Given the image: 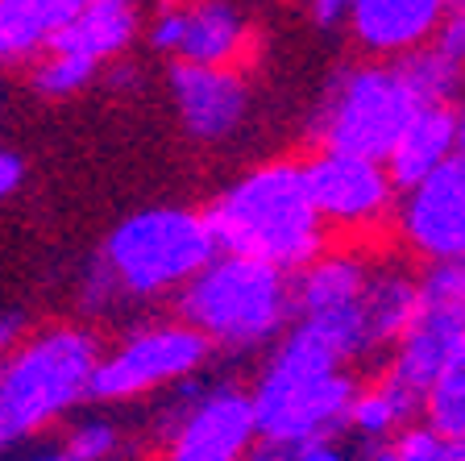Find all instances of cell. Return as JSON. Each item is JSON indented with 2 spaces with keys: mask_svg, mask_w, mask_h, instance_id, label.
Instances as JSON below:
<instances>
[{
  "mask_svg": "<svg viewBox=\"0 0 465 461\" xmlns=\"http://www.w3.org/2000/svg\"><path fill=\"white\" fill-rule=\"evenodd\" d=\"M358 378L308 325H291L250 391L258 445L250 457H282L312 436H345Z\"/></svg>",
  "mask_w": 465,
  "mask_h": 461,
  "instance_id": "1",
  "label": "cell"
},
{
  "mask_svg": "<svg viewBox=\"0 0 465 461\" xmlns=\"http://www.w3.org/2000/svg\"><path fill=\"white\" fill-rule=\"evenodd\" d=\"M216 250L245 254L279 270H300L324 250V221L308 195L300 163H266L208 204Z\"/></svg>",
  "mask_w": 465,
  "mask_h": 461,
  "instance_id": "2",
  "label": "cell"
},
{
  "mask_svg": "<svg viewBox=\"0 0 465 461\" xmlns=\"http://www.w3.org/2000/svg\"><path fill=\"white\" fill-rule=\"evenodd\" d=\"M100 362L96 333L54 325L17 336L0 354V457L42 436L50 424L87 399V378Z\"/></svg>",
  "mask_w": 465,
  "mask_h": 461,
  "instance_id": "3",
  "label": "cell"
},
{
  "mask_svg": "<svg viewBox=\"0 0 465 461\" xmlns=\"http://www.w3.org/2000/svg\"><path fill=\"white\" fill-rule=\"evenodd\" d=\"M179 316L200 328L213 349H266L291 325V275L271 262L216 250L179 287Z\"/></svg>",
  "mask_w": 465,
  "mask_h": 461,
  "instance_id": "4",
  "label": "cell"
},
{
  "mask_svg": "<svg viewBox=\"0 0 465 461\" xmlns=\"http://www.w3.org/2000/svg\"><path fill=\"white\" fill-rule=\"evenodd\" d=\"M216 254V237L208 216L179 204L142 208L104 237L100 266L116 283L121 296L158 299L179 291L195 270Z\"/></svg>",
  "mask_w": 465,
  "mask_h": 461,
  "instance_id": "5",
  "label": "cell"
},
{
  "mask_svg": "<svg viewBox=\"0 0 465 461\" xmlns=\"http://www.w3.org/2000/svg\"><path fill=\"white\" fill-rule=\"evenodd\" d=\"M416 105L420 100L411 96V87L403 84L395 63L349 67L332 79L329 96L320 100L312 134H316V145L366 154V158L382 163Z\"/></svg>",
  "mask_w": 465,
  "mask_h": 461,
  "instance_id": "6",
  "label": "cell"
},
{
  "mask_svg": "<svg viewBox=\"0 0 465 461\" xmlns=\"http://www.w3.org/2000/svg\"><path fill=\"white\" fill-rule=\"evenodd\" d=\"M213 357V346L187 320L179 325H150L125 336L108 357H100L87 378V399L96 404H129L137 395H154L163 386H179L200 375Z\"/></svg>",
  "mask_w": 465,
  "mask_h": 461,
  "instance_id": "7",
  "label": "cell"
},
{
  "mask_svg": "<svg viewBox=\"0 0 465 461\" xmlns=\"http://www.w3.org/2000/svg\"><path fill=\"white\" fill-rule=\"evenodd\" d=\"M166 457L174 461H242L258 445V424H253L250 391L242 386H208L192 391L179 412H166Z\"/></svg>",
  "mask_w": 465,
  "mask_h": 461,
  "instance_id": "8",
  "label": "cell"
},
{
  "mask_svg": "<svg viewBox=\"0 0 465 461\" xmlns=\"http://www.w3.org/2000/svg\"><path fill=\"white\" fill-rule=\"evenodd\" d=\"M300 166L324 229L329 225L332 229H370V225L387 221L391 208H395L399 192L378 158L320 145Z\"/></svg>",
  "mask_w": 465,
  "mask_h": 461,
  "instance_id": "9",
  "label": "cell"
},
{
  "mask_svg": "<svg viewBox=\"0 0 465 461\" xmlns=\"http://www.w3.org/2000/svg\"><path fill=\"white\" fill-rule=\"evenodd\" d=\"M399 233L424 262L465 258V150L399 192Z\"/></svg>",
  "mask_w": 465,
  "mask_h": 461,
  "instance_id": "10",
  "label": "cell"
},
{
  "mask_svg": "<svg viewBox=\"0 0 465 461\" xmlns=\"http://www.w3.org/2000/svg\"><path fill=\"white\" fill-rule=\"evenodd\" d=\"M171 96L179 121L195 142H224L250 113V84L229 63H187L174 58Z\"/></svg>",
  "mask_w": 465,
  "mask_h": 461,
  "instance_id": "11",
  "label": "cell"
},
{
  "mask_svg": "<svg viewBox=\"0 0 465 461\" xmlns=\"http://www.w3.org/2000/svg\"><path fill=\"white\" fill-rule=\"evenodd\" d=\"M449 0H353L349 29L361 50L378 58H399L432 38Z\"/></svg>",
  "mask_w": 465,
  "mask_h": 461,
  "instance_id": "12",
  "label": "cell"
},
{
  "mask_svg": "<svg viewBox=\"0 0 465 461\" xmlns=\"http://www.w3.org/2000/svg\"><path fill=\"white\" fill-rule=\"evenodd\" d=\"M453 150H457L453 105H416L411 116L403 121V129H399V137L391 142L382 166H387L395 192H403L416 179H424L436 163H445Z\"/></svg>",
  "mask_w": 465,
  "mask_h": 461,
  "instance_id": "13",
  "label": "cell"
},
{
  "mask_svg": "<svg viewBox=\"0 0 465 461\" xmlns=\"http://www.w3.org/2000/svg\"><path fill=\"white\" fill-rule=\"evenodd\" d=\"M183 25H179V46L174 58L187 63H237L250 46V21L232 0H187L179 5Z\"/></svg>",
  "mask_w": 465,
  "mask_h": 461,
  "instance_id": "14",
  "label": "cell"
},
{
  "mask_svg": "<svg viewBox=\"0 0 465 461\" xmlns=\"http://www.w3.org/2000/svg\"><path fill=\"white\" fill-rule=\"evenodd\" d=\"M420 304V283L403 266H370L366 287H361V328H366V349L382 354L403 336Z\"/></svg>",
  "mask_w": 465,
  "mask_h": 461,
  "instance_id": "15",
  "label": "cell"
},
{
  "mask_svg": "<svg viewBox=\"0 0 465 461\" xmlns=\"http://www.w3.org/2000/svg\"><path fill=\"white\" fill-rule=\"evenodd\" d=\"M137 38V13L134 5H79L63 25L54 29V38L46 42L50 50H71L92 63H113L129 50Z\"/></svg>",
  "mask_w": 465,
  "mask_h": 461,
  "instance_id": "16",
  "label": "cell"
},
{
  "mask_svg": "<svg viewBox=\"0 0 465 461\" xmlns=\"http://www.w3.org/2000/svg\"><path fill=\"white\" fill-rule=\"evenodd\" d=\"M370 262L353 254H324L320 250L300 270H291V316H308V312H329V307L358 304L366 287Z\"/></svg>",
  "mask_w": 465,
  "mask_h": 461,
  "instance_id": "17",
  "label": "cell"
},
{
  "mask_svg": "<svg viewBox=\"0 0 465 461\" xmlns=\"http://www.w3.org/2000/svg\"><path fill=\"white\" fill-rule=\"evenodd\" d=\"M75 9L79 0H0V67L42 55Z\"/></svg>",
  "mask_w": 465,
  "mask_h": 461,
  "instance_id": "18",
  "label": "cell"
},
{
  "mask_svg": "<svg viewBox=\"0 0 465 461\" xmlns=\"http://www.w3.org/2000/svg\"><path fill=\"white\" fill-rule=\"evenodd\" d=\"M420 416V395L407 391L391 375H382L374 386H358L349 404V433H358L366 445H382L391 433Z\"/></svg>",
  "mask_w": 465,
  "mask_h": 461,
  "instance_id": "19",
  "label": "cell"
},
{
  "mask_svg": "<svg viewBox=\"0 0 465 461\" xmlns=\"http://www.w3.org/2000/svg\"><path fill=\"white\" fill-rule=\"evenodd\" d=\"M424 424H432L445 441L465 436V333L457 336V346L445 354L440 370L432 383L424 386V404H420Z\"/></svg>",
  "mask_w": 465,
  "mask_h": 461,
  "instance_id": "20",
  "label": "cell"
},
{
  "mask_svg": "<svg viewBox=\"0 0 465 461\" xmlns=\"http://www.w3.org/2000/svg\"><path fill=\"white\" fill-rule=\"evenodd\" d=\"M395 67L420 105H453V96L461 92V79H465V67H457L453 58H445L432 42L399 55Z\"/></svg>",
  "mask_w": 465,
  "mask_h": 461,
  "instance_id": "21",
  "label": "cell"
},
{
  "mask_svg": "<svg viewBox=\"0 0 465 461\" xmlns=\"http://www.w3.org/2000/svg\"><path fill=\"white\" fill-rule=\"evenodd\" d=\"M34 71H29V84L34 92L50 100H63V96H75L79 87H87L96 79V63L84 55H71V50H42V55L29 58Z\"/></svg>",
  "mask_w": 465,
  "mask_h": 461,
  "instance_id": "22",
  "label": "cell"
},
{
  "mask_svg": "<svg viewBox=\"0 0 465 461\" xmlns=\"http://www.w3.org/2000/svg\"><path fill=\"white\" fill-rule=\"evenodd\" d=\"M121 449V433H116L113 420H79L71 424L63 433V445L54 449V457H67V461H104Z\"/></svg>",
  "mask_w": 465,
  "mask_h": 461,
  "instance_id": "23",
  "label": "cell"
},
{
  "mask_svg": "<svg viewBox=\"0 0 465 461\" xmlns=\"http://www.w3.org/2000/svg\"><path fill=\"white\" fill-rule=\"evenodd\" d=\"M428 42H432L445 58H453L457 67H465V5L445 9V17L436 21V29H432V38Z\"/></svg>",
  "mask_w": 465,
  "mask_h": 461,
  "instance_id": "24",
  "label": "cell"
},
{
  "mask_svg": "<svg viewBox=\"0 0 465 461\" xmlns=\"http://www.w3.org/2000/svg\"><path fill=\"white\" fill-rule=\"evenodd\" d=\"M21 183H25V163H21L17 154L0 150V204L9 200V195H17Z\"/></svg>",
  "mask_w": 465,
  "mask_h": 461,
  "instance_id": "25",
  "label": "cell"
},
{
  "mask_svg": "<svg viewBox=\"0 0 465 461\" xmlns=\"http://www.w3.org/2000/svg\"><path fill=\"white\" fill-rule=\"evenodd\" d=\"M349 9H353V0H308L312 21L324 25V29H337L341 21L349 17Z\"/></svg>",
  "mask_w": 465,
  "mask_h": 461,
  "instance_id": "26",
  "label": "cell"
},
{
  "mask_svg": "<svg viewBox=\"0 0 465 461\" xmlns=\"http://www.w3.org/2000/svg\"><path fill=\"white\" fill-rule=\"evenodd\" d=\"M21 336V316H0V354Z\"/></svg>",
  "mask_w": 465,
  "mask_h": 461,
  "instance_id": "27",
  "label": "cell"
},
{
  "mask_svg": "<svg viewBox=\"0 0 465 461\" xmlns=\"http://www.w3.org/2000/svg\"><path fill=\"white\" fill-rule=\"evenodd\" d=\"M453 113H457V150H465V100L453 108Z\"/></svg>",
  "mask_w": 465,
  "mask_h": 461,
  "instance_id": "28",
  "label": "cell"
},
{
  "mask_svg": "<svg viewBox=\"0 0 465 461\" xmlns=\"http://www.w3.org/2000/svg\"><path fill=\"white\" fill-rule=\"evenodd\" d=\"M79 5H137V0H79Z\"/></svg>",
  "mask_w": 465,
  "mask_h": 461,
  "instance_id": "29",
  "label": "cell"
},
{
  "mask_svg": "<svg viewBox=\"0 0 465 461\" xmlns=\"http://www.w3.org/2000/svg\"><path fill=\"white\" fill-rule=\"evenodd\" d=\"M449 5H465V0H449Z\"/></svg>",
  "mask_w": 465,
  "mask_h": 461,
  "instance_id": "30",
  "label": "cell"
}]
</instances>
